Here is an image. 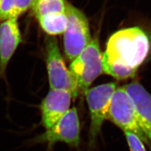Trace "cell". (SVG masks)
Wrapping results in <instances>:
<instances>
[{
  "instance_id": "cell-1",
  "label": "cell",
  "mask_w": 151,
  "mask_h": 151,
  "mask_svg": "<svg viewBox=\"0 0 151 151\" xmlns=\"http://www.w3.org/2000/svg\"><path fill=\"white\" fill-rule=\"evenodd\" d=\"M150 47L148 35L139 27L116 31L108 39L103 54V73L117 80L134 78Z\"/></svg>"
},
{
  "instance_id": "cell-2",
  "label": "cell",
  "mask_w": 151,
  "mask_h": 151,
  "mask_svg": "<svg viewBox=\"0 0 151 151\" xmlns=\"http://www.w3.org/2000/svg\"><path fill=\"white\" fill-rule=\"evenodd\" d=\"M69 69L79 94H85L94 80L103 73V54L97 37L94 36L86 48L70 62Z\"/></svg>"
},
{
  "instance_id": "cell-3",
  "label": "cell",
  "mask_w": 151,
  "mask_h": 151,
  "mask_svg": "<svg viewBox=\"0 0 151 151\" xmlns=\"http://www.w3.org/2000/svg\"><path fill=\"white\" fill-rule=\"evenodd\" d=\"M65 13L68 22L63 34L64 50L68 60L72 62L90 43L92 38L89 21L83 12L67 3Z\"/></svg>"
},
{
  "instance_id": "cell-4",
  "label": "cell",
  "mask_w": 151,
  "mask_h": 151,
  "mask_svg": "<svg viewBox=\"0 0 151 151\" xmlns=\"http://www.w3.org/2000/svg\"><path fill=\"white\" fill-rule=\"evenodd\" d=\"M45 63L50 89H64L69 92L73 98L79 95L75 79L65 65L61 54L58 39L50 36L45 46Z\"/></svg>"
},
{
  "instance_id": "cell-5",
  "label": "cell",
  "mask_w": 151,
  "mask_h": 151,
  "mask_svg": "<svg viewBox=\"0 0 151 151\" xmlns=\"http://www.w3.org/2000/svg\"><path fill=\"white\" fill-rule=\"evenodd\" d=\"M106 119L124 132H130L138 136L150 148V141L140 127L133 101L124 86L116 88L113 93Z\"/></svg>"
},
{
  "instance_id": "cell-6",
  "label": "cell",
  "mask_w": 151,
  "mask_h": 151,
  "mask_svg": "<svg viewBox=\"0 0 151 151\" xmlns=\"http://www.w3.org/2000/svg\"><path fill=\"white\" fill-rule=\"evenodd\" d=\"M115 82L98 85L89 88L85 93L90 113L89 147H93L100 134L103 122L106 119L111 99L116 89Z\"/></svg>"
},
{
  "instance_id": "cell-7",
  "label": "cell",
  "mask_w": 151,
  "mask_h": 151,
  "mask_svg": "<svg viewBox=\"0 0 151 151\" xmlns=\"http://www.w3.org/2000/svg\"><path fill=\"white\" fill-rule=\"evenodd\" d=\"M35 143H46L49 146L63 142L74 147L80 144V123L77 109L73 107L44 133L32 140Z\"/></svg>"
},
{
  "instance_id": "cell-8",
  "label": "cell",
  "mask_w": 151,
  "mask_h": 151,
  "mask_svg": "<svg viewBox=\"0 0 151 151\" xmlns=\"http://www.w3.org/2000/svg\"><path fill=\"white\" fill-rule=\"evenodd\" d=\"M73 96L64 89H50L40 105L41 124L47 130L70 109Z\"/></svg>"
},
{
  "instance_id": "cell-9",
  "label": "cell",
  "mask_w": 151,
  "mask_h": 151,
  "mask_svg": "<svg viewBox=\"0 0 151 151\" xmlns=\"http://www.w3.org/2000/svg\"><path fill=\"white\" fill-rule=\"evenodd\" d=\"M22 41L18 18H10L0 24V79L4 77L9 61Z\"/></svg>"
},
{
  "instance_id": "cell-10",
  "label": "cell",
  "mask_w": 151,
  "mask_h": 151,
  "mask_svg": "<svg viewBox=\"0 0 151 151\" xmlns=\"http://www.w3.org/2000/svg\"><path fill=\"white\" fill-rule=\"evenodd\" d=\"M124 87L133 101L140 128L151 144V94L137 81Z\"/></svg>"
},
{
  "instance_id": "cell-11",
  "label": "cell",
  "mask_w": 151,
  "mask_h": 151,
  "mask_svg": "<svg viewBox=\"0 0 151 151\" xmlns=\"http://www.w3.org/2000/svg\"><path fill=\"white\" fill-rule=\"evenodd\" d=\"M40 27L47 35L55 37L63 34L68 25V17L65 13L48 14L37 18Z\"/></svg>"
},
{
  "instance_id": "cell-12",
  "label": "cell",
  "mask_w": 151,
  "mask_h": 151,
  "mask_svg": "<svg viewBox=\"0 0 151 151\" xmlns=\"http://www.w3.org/2000/svg\"><path fill=\"white\" fill-rule=\"evenodd\" d=\"M66 3L65 0H35L32 9L38 18L48 14L65 13Z\"/></svg>"
},
{
  "instance_id": "cell-13",
  "label": "cell",
  "mask_w": 151,
  "mask_h": 151,
  "mask_svg": "<svg viewBox=\"0 0 151 151\" xmlns=\"http://www.w3.org/2000/svg\"><path fill=\"white\" fill-rule=\"evenodd\" d=\"M34 1L35 0H15L9 18H18L30 8H32Z\"/></svg>"
},
{
  "instance_id": "cell-14",
  "label": "cell",
  "mask_w": 151,
  "mask_h": 151,
  "mask_svg": "<svg viewBox=\"0 0 151 151\" xmlns=\"http://www.w3.org/2000/svg\"><path fill=\"white\" fill-rule=\"evenodd\" d=\"M124 133L130 151H147L142 140L138 136L130 132Z\"/></svg>"
},
{
  "instance_id": "cell-15",
  "label": "cell",
  "mask_w": 151,
  "mask_h": 151,
  "mask_svg": "<svg viewBox=\"0 0 151 151\" xmlns=\"http://www.w3.org/2000/svg\"><path fill=\"white\" fill-rule=\"evenodd\" d=\"M2 2H3V0H0V7H1V6Z\"/></svg>"
}]
</instances>
